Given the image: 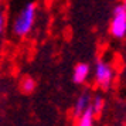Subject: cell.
<instances>
[{"label":"cell","instance_id":"52a82bcc","mask_svg":"<svg viewBox=\"0 0 126 126\" xmlns=\"http://www.w3.org/2000/svg\"><path fill=\"white\" fill-rule=\"evenodd\" d=\"M35 89V81L30 77H26L23 81H21V91L24 94H31V92Z\"/></svg>","mask_w":126,"mask_h":126},{"label":"cell","instance_id":"9c48e42d","mask_svg":"<svg viewBox=\"0 0 126 126\" xmlns=\"http://www.w3.org/2000/svg\"><path fill=\"white\" fill-rule=\"evenodd\" d=\"M3 27H4V17L0 12V35H1V31H3Z\"/></svg>","mask_w":126,"mask_h":126},{"label":"cell","instance_id":"5b68a950","mask_svg":"<svg viewBox=\"0 0 126 126\" xmlns=\"http://www.w3.org/2000/svg\"><path fill=\"white\" fill-rule=\"evenodd\" d=\"M89 75V65L85 63H79L75 65L74 74H72V79L75 84H84Z\"/></svg>","mask_w":126,"mask_h":126},{"label":"cell","instance_id":"3957f363","mask_svg":"<svg viewBox=\"0 0 126 126\" xmlns=\"http://www.w3.org/2000/svg\"><path fill=\"white\" fill-rule=\"evenodd\" d=\"M113 81V69L105 61H98L95 65V82L102 89H109Z\"/></svg>","mask_w":126,"mask_h":126},{"label":"cell","instance_id":"ba28073f","mask_svg":"<svg viewBox=\"0 0 126 126\" xmlns=\"http://www.w3.org/2000/svg\"><path fill=\"white\" fill-rule=\"evenodd\" d=\"M91 105H92V108H94V112H95V113H99L103 109V105H105V103H103V99L101 96H95L92 99Z\"/></svg>","mask_w":126,"mask_h":126},{"label":"cell","instance_id":"277c9868","mask_svg":"<svg viewBox=\"0 0 126 126\" xmlns=\"http://www.w3.org/2000/svg\"><path fill=\"white\" fill-rule=\"evenodd\" d=\"M91 103H92V98L88 92H84L82 95H79L78 99H77V102H75V105H74V112H72L75 119H78L81 115L91 106Z\"/></svg>","mask_w":126,"mask_h":126},{"label":"cell","instance_id":"7a4b0ae2","mask_svg":"<svg viewBox=\"0 0 126 126\" xmlns=\"http://www.w3.org/2000/svg\"><path fill=\"white\" fill-rule=\"evenodd\" d=\"M110 34L115 38H123L126 35V4H118L110 20Z\"/></svg>","mask_w":126,"mask_h":126},{"label":"cell","instance_id":"6da1fadb","mask_svg":"<svg viewBox=\"0 0 126 126\" xmlns=\"http://www.w3.org/2000/svg\"><path fill=\"white\" fill-rule=\"evenodd\" d=\"M35 13H37V6L34 3H29L20 12L14 23H13V33L17 37H24L31 31L33 26H34L35 20Z\"/></svg>","mask_w":126,"mask_h":126},{"label":"cell","instance_id":"8992f818","mask_svg":"<svg viewBox=\"0 0 126 126\" xmlns=\"http://www.w3.org/2000/svg\"><path fill=\"white\" fill-rule=\"evenodd\" d=\"M95 115L96 113L94 112V108H92V105H91V106L78 118V125L79 126H91V125H94V118H95Z\"/></svg>","mask_w":126,"mask_h":126}]
</instances>
